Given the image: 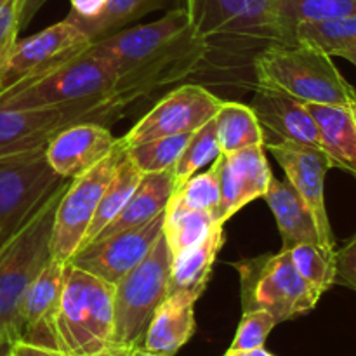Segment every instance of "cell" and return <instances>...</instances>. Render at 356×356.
<instances>
[{
    "instance_id": "cell-1",
    "label": "cell",
    "mask_w": 356,
    "mask_h": 356,
    "mask_svg": "<svg viewBox=\"0 0 356 356\" xmlns=\"http://www.w3.org/2000/svg\"><path fill=\"white\" fill-rule=\"evenodd\" d=\"M90 47L113 66L115 92L134 103L205 65V45L195 35L184 7L149 24L122 28Z\"/></svg>"
},
{
    "instance_id": "cell-2",
    "label": "cell",
    "mask_w": 356,
    "mask_h": 356,
    "mask_svg": "<svg viewBox=\"0 0 356 356\" xmlns=\"http://www.w3.org/2000/svg\"><path fill=\"white\" fill-rule=\"evenodd\" d=\"M205 65L236 68L271 44H282L275 0H184Z\"/></svg>"
},
{
    "instance_id": "cell-3",
    "label": "cell",
    "mask_w": 356,
    "mask_h": 356,
    "mask_svg": "<svg viewBox=\"0 0 356 356\" xmlns=\"http://www.w3.org/2000/svg\"><path fill=\"white\" fill-rule=\"evenodd\" d=\"M70 181L63 179L30 219L0 245V339H21V305L31 282L52 259L56 211Z\"/></svg>"
},
{
    "instance_id": "cell-4",
    "label": "cell",
    "mask_w": 356,
    "mask_h": 356,
    "mask_svg": "<svg viewBox=\"0 0 356 356\" xmlns=\"http://www.w3.org/2000/svg\"><path fill=\"white\" fill-rule=\"evenodd\" d=\"M257 87L278 90L306 104H356V89L332 56L309 45L271 44L252 63Z\"/></svg>"
},
{
    "instance_id": "cell-5",
    "label": "cell",
    "mask_w": 356,
    "mask_h": 356,
    "mask_svg": "<svg viewBox=\"0 0 356 356\" xmlns=\"http://www.w3.org/2000/svg\"><path fill=\"white\" fill-rule=\"evenodd\" d=\"M115 285L66 263L56 330L59 350L89 356L113 343Z\"/></svg>"
},
{
    "instance_id": "cell-6",
    "label": "cell",
    "mask_w": 356,
    "mask_h": 356,
    "mask_svg": "<svg viewBox=\"0 0 356 356\" xmlns=\"http://www.w3.org/2000/svg\"><path fill=\"white\" fill-rule=\"evenodd\" d=\"M134 101L122 94L61 106L0 108V156L47 146L63 129L80 122L110 125L124 117Z\"/></svg>"
},
{
    "instance_id": "cell-7",
    "label": "cell",
    "mask_w": 356,
    "mask_h": 356,
    "mask_svg": "<svg viewBox=\"0 0 356 356\" xmlns=\"http://www.w3.org/2000/svg\"><path fill=\"white\" fill-rule=\"evenodd\" d=\"M113 66L92 47L63 65L0 92V108L61 106L115 94Z\"/></svg>"
},
{
    "instance_id": "cell-8",
    "label": "cell",
    "mask_w": 356,
    "mask_h": 356,
    "mask_svg": "<svg viewBox=\"0 0 356 356\" xmlns=\"http://www.w3.org/2000/svg\"><path fill=\"white\" fill-rule=\"evenodd\" d=\"M235 270L240 275L243 312L264 309L277 323L306 315L323 296L299 275L285 249L240 261Z\"/></svg>"
},
{
    "instance_id": "cell-9",
    "label": "cell",
    "mask_w": 356,
    "mask_h": 356,
    "mask_svg": "<svg viewBox=\"0 0 356 356\" xmlns=\"http://www.w3.org/2000/svg\"><path fill=\"white\" fill-rule=\"evenodd\" d=\"M170 266L172 254L162 232L145 259L115 284L111 346H141L156 308L169 296Z\"/></svg>"
},
{
    "instance_id": "cell-10",
    "label": "cell",
    "mask_w": 356,
    "mask_h": 356,
    "mask_svg": "<svg viewBox=\"0 0 356 356\" xmlns=\"http://www.w3.org/2000/svg\"><path fill=\"white\" fill-rule=\"evenodd\" d=\"M63 181L45 146L0 156V245L6 243Z\"/></svg>"
},
{
    "instance_id": "cell-11",
    "label": "cell",
    "mask_w": 356,
    "mask_h": 356,
    "mask_svg": "<svg viewBox=\"0 0 356 356\" xmlns=\"http://www.w3.org/2000/svg\"><path fill=\"white\" fill-rule=\"evenodd\" d=\"M125 153L127 148L122 138H118L117 146L106 159L96 163L86 174L70 181V186L66 188L58 204L52 228L51 250L54 259L68 263L80 249L101 197L117 172Z\"/></svg>"
},
{
    "instance_id": "cell-12",
    "label": "cell",
    "mask_w": 356,
    "mask_h": 356,
    "mask_svg": "<svg viewBox=\"0 0 356 356\" xmlns=\"http://www.w3.org/2000/svg\"><path fill=\"white\" fill-rule=\"evenodd\" d=\"M90 45L92 40L68 19L17 40L0 66V92L63 65Z\"/></svg>"
},
{
    "instance_id": "cell-13",
    "label": "cell",
    "mask_w": 356,
    "mask_h": 356,
    "mask_svg": "<svg viewBox=\"0 0 356 356\" xmlns=\"http://www.w3.org/2000/svg\"><path fill=\"white\" fill-rule=\"evenodd\" d=\"M221 104L222 99L209 89L197 83H186L160 99L145 117L136 122L122 141L125 148H131L152 139L191 134L211 122Z\"/></svg>"
},
{
    "instance_id": "cell-14",
    "label": "cell",
    "mask_w": 356,
    "mask_h": 356,
    "mask_svg": "<svg viewBox=\"0 0 356 356\" xmlns=\"http://www.w3.org/2000/svg\"><path fill=\"white\" fill-rule=\"evenodd\" d=\"M264 148L270 149L285 172V179L294 186L312 211L318 229L320 245L334 252L336 238L325 205V176L334 167L327 153L323 149L291 141L264 143Z\"/></svg>"
},
{
    "instance_id": "cell-15",
    "label": "cell",
    "mask_w": 356,
    "mask_h": 356,
    "mask_svg": "<svg viewBox=\"0 0 356 356\" xmlns=\"http://www.w3.org/2000/svg\"><path fill=\"white\" fill-rule=\"evenodd\" d=\"M163 218L165 212L138 228L96 238L76 250L68 263L115 285L152 250L163 232Z\"/></svg>"
},
{
    "instance_id": "cell-16",
    "label": "cell",
    "mask_w": 356,
    "mask_h": 356,
    "mask_svg": "<svg viewBox=\"0 0 356 356\" xmlns=\"http://www.w3.org/2000/svg\"><path fill=\"white\" fill-rule=\"evenodd\" d=\"M273 181L264 146H250L233 153L219 155L221 204L218 222L225 225L240 209L263 198Z\"/></svg>"
},
{
    "instance_id": "cell-17",
    "label": "cell",
    "mask_w": 356,
    "mask_h": 356,
    "mask_svg": "<svg viewBox=\"0 0 356 356\" xmlns=\"http://www.w3.org/2000/svg\"><path fill=\"white\" fill-rule=\"evenodd\" d=\"M65 261L52 257L30 284L21 305L19 341L59 350L56 320L65 287Z\"/></svg>"
},
{
    "instance_id": "cell-18",
    "label": "cell",
    "mask_w": 356,
    "mask_h": 356,
    "mask_svg": "<svg viewBox=\"0 0 356 356\" xmlns=\"http://www.w3.org/2000/svg\"><path fill=\"white\" fill-rule=\"evenodd\" d=\"M118 139L97 122H80L63 129L45 146L47 160L63 179H75L106 159Z\"/></svg>"
},
{
    "instance_id": "cell-19",
    "label": "cell",
    "mask_w": 356,
    "mask_h": 356,
    "mask_svg": "<svg viewBox=\"0 0 356 356\" xmlns=\"http://www.w3.org/2000/svg\"><path fill=\"white\" fill-rule=\"evenodd\" d=\"M264 131V143L291 141L322 149L318 127L302 101L278 90L257 87L249 104Z\"/></svg>"
},
{
    "instance_id": "cell-20",
    "label": "cell",
    "mask_w": 356,
    "mask_h": 356,
    "mask_svg": "<svg viewBox=\"0 0 356 356\" xmlns=\"http://www.w3.org/2000/svg\"><path fill=\"white\" fill-rule=\"evenodd\" d=\"M190 292H172L156 308L141 348L160 356H174L195 334V302Z\"/></svg>"
},
{
    "instance_id": "cell-21",
    "label": "cell",
    "mask_w": 356,
    "mask_h": 356,
    "mask_svg": "<svg viewBox=\"0 0 356 356\" xmlns=\"http://www.w3.org/2000/svg\"><path fill=\"white\" fill-rule=\"evenodd\" d=\"M318 127L322 149L332 167L353 174L356 179V113L341 104H306Z\"/></svg>"
},
{
    "instance_id": "cell-22",
    "label": "cell",
    "mask_w": 356,
    "mask_h": 356,
    "mask_svg": "<svg viewBox=\"0 0 356 356\" xmlns=\"http://www.w3.org/2000/svg\"><path fill=\"white\" fill-rule=\"evenodd\" d=\"M263 198L277 219L284 245L282 249H292L301 243L320 245L318 229L312 211L287 179L280 181L273 177Z\"/></svg>"
},
{
    "instance_id": "cell-23",
    "label": "cell",
    "mask_w": 356,
    "mask_h": 356,
    "mask_svg": "<svg viewBox=\"0 0 356 356\" xmlns=\"http://www.w3.org/2000/svg\"><path fill=\"white\" fill-rule=\"evenodd\" d=\"M174 188H176V183H174L172 170L145 174L141 183L138 184L134 193L127 200V204L115 216L113 221L97 235V238L115 235V233L125 232V229L138 228V226H143L155 219L156 216L165 212Z\"/></svg>"
},
{
    "instance_id": "cell-24",
    "label": "cell",
    "mask_w": 356,
    "mask_h": 356,
    "mask_svg": "<svg viewBox=\"0 0 356 356\" xmlns=\"http://www.w3.org/2000/svg\"><path fill=\"white\" fill-rule=\"evenodd\" d=\"M225 245V225H216L214 229L198 245L184 250L172 259L169 280V294L190 292L200 298L211 278L216 257Z\"/></svg>"
},
{
    "instance_id": "cell-25",
    "label": "cell",
    "mask_w": 356,
    "mask_h": 356,
    "mask_svg": "<svg viewBox=\"0 0 356 356\" xmlns=\"http://www.w3.org/2000/svg\"><path fill=\"white\" fill-rule=\"evenodd\" d=\"M282 44L296 45V28L302 23L336 19L356 14V0H275Z\"/></svg>"
},
{
    "instance_id": "cell-26",
    "label": "cell",
    "mask_w": 356,
    "mask_h": 356,
    "mask_svg": "<svg viewBox=\"0 0 356 356\" xmlns=\"http://www.w3.org/2000/svg\"><path fill=\"white\" fill-rule=\"evenodd\" d=\"M176 0H108L104 9L94 17H76L68 14L65 19L82 30L92 42L122 30L125 24L167 7Z\"/></svg>"
},
{
    "instance_id": "cell-27",
    "label": "cell",
    "mask_w": 356,
    "mask_h": 356,
    "mask_svg": "<svg viewBox=\"0 0 356 356\" xmlns=\"http://www.w3.org/2000/svg\"><path fill=\"white\" fill-rule=\"evenodd\" d=\"M221 153H233L250 146H264V131L252 108L222 101L214 117Z\"/></svg>"
},
{
    "instance_id": "cell-28",
    "label": "cell",
    "mask_w": 356,
    "mask_h": 356,
    "mask_svg": "<svg viewBox=\"0 0 356 356\" xmlns=\"http://www.w3.org/2000/svg\"><path fill=\"white\" fill-rule=\"evenodd\" d=\"M143 174L138 167L134 165L129 155L125 153L124 160L118 165L117 172L111 177V181L108 183L106 190H104L103 197H101L99 205L96 209V214H94L92 221H90L89 229L86 233V238H83L80 249L86 245H89L92 240L97 238L101 232L113 221L115 216L122 211L127 200L131 198V195L134 193V190L138 188V184L141 183Z\"/></svg>"
},
{
    "instance_id": "cell-29",
    "label": "cell",
    "mask_w": 356,
    "mask_h": 356,
    "mask_svg": "<svg viewBox=\"0 0 356 356\" xmlns=\"http://www.w3.org/2000/svg\"><path fill=\"white\" fill-rule=\"evenodd\" d=\"M219 204H221V183H219L218 156L204 172H195L184 183L177 184L170 195L167 207L209 212L216 218Z\"/></svg>"
},
{
    "instance_id": "cell-30",
    "label": "cell",
    "mask_w": 356,
    "mask_h": 356,
    "mask_svg": "<svg viewBox=\"0 0 356 356\" xmlns=\"http://www.w3.org/2000/svg\"><path fill=\"white\" fill-rule=\"evenodd\" d=\"M294 42L315 47L329 56H339L346 49L356 47V14L299 24Z\"/></svg>"
},
{
    "instance_id": "cell-31",
    "label": "cell",
    "mask_w": 356,
    "mask_h": 356,
    "mask_svg": "<svg viewBox=\"0 0 356 356\" xmlns=\"http://www.w3.org/2000/svg\"><path fill=\"white\" fill-rule=\"evenodd\" d=\"M216 218L209 212L184 211V209H165L163 218V236L169 245L172 259L184 250L198 245L214 229Z\"/></svg>"
},
{
    "instance_id": "cell-32",
    "label": "cell",
    "mask_w": 356,
    "mask_h": 356,
    "mask_svg": "<svg viewBox=\"0 0 356 356\" xmlns=\"http://www.w3.org/2000/svg\"><path fill=\"white\" fill-rule=\"evenodd\" d=\"M221 155L214 118L193 132L184 146L183 153L172 167L174 183L181 184L205 165H211Z\"/></svg>"
},
{
    "instance_id": "cell-33",
    "label": "cell",
    "mask_w": 356,
    "mask_h": 356,
    "mask_svg": "<svg viewBox=\"0 0 356 356\" xmlns=\"http://www.w3.org/2000/svg\"><path fill=\"white\" fill-rule=\"evenodd\" d=\"M191 134H177L152 139V141L127 148V155L134 162V165L141 170L143 176L145 174L172 170Z\"/></svg>"
},
{
    "instance_id": "cell-34",
    "label": "cell",
    "mask_w": 356,
    "mask_h": 356,
    "mask_svg": "<svg viewBox=\"0 0 356 356\" xmlns=\"http://www.w3.org/2000/svg\"><path fill=\"white\" fill-rule=\"evenodd\" d=\"M285 250L291 256L299 275L316 291L325 294L336 284V259H334L336 250L330 252L315 243H301Z\"/></svg>"
},
{
    "instance_id": "cell-35",
    "label": "cell",
    "mask_w": 356,
    "mask_h": 356,
    "mask_svg": "<svg viewBox=\"0 0 356 356\" xmlns=\"http://www.w3.org/2000/svg\"><path fill=\"white\" fill-rule=\"evenodd\" d=\"M275 325H278L277 320L264 309L243 312L235 339L228 348V353H247V351L264 348V343Z\"/></svg>"
},
{
    "instance_id": "cell-36",
    "label": "cell",
    "mask_w": 356,
    "mask_h": 356,
    "mask_svg": "<svg viewBox=\"0 0 356 356\" xmlns=\"http://www.w3.org/2000/svg\"><path fill=\"white\" fill-rule=\"evenodd\" d=\"M21 3L23 0H0V66L17 42Z\"/></svg>"
},
{
    "instance_id": "cell-37",
    "label": "cell",
    "mask_w": 356,
    "mask_h": 356,
    "mask_svg": "<svg viewBox=\"0 0 356 356\" xmlns=\"http://www.w3.org/2000/svg\"><path fill=\"white\" fill-rule=\"evenodd\" d=\"M336 259V284L356 292V233L334 254Z\"/></svg>"
},
{
    "instance_id": "cell-38",
    "label": "cell",
    "mask_w": 356,
    "mask_h": 356,
    "mask_svg": "<svg viewBox=\"0 0 356 356\" xmlns=\"http://www.w3.org/2000/svg\"><path fill=\"white\" fill-rule=\"evenodd\" d=\"M72 2V10L70 14L76 17H94L104 9L108 0H70Z\"/></svg>"
},
{
    "instance_id": "cell-39",
    "label": "cell",
    "mask_w": 356,
    "mask_h": 356,
    "mask_svg": "<svg viewBox=\"0 0 356 356\" xmlns=\"http://www.w3.org/2000/svg\"><path fill=\"white\" fill-rule=\"evenodd\" d=\"M10 353H13V356H68L59 350H51V348L23 343V341H16V343H13Z\"/></svg>"
},
{
    "instance_id": "cell-40",
    "label": "cell",
    "mask_w": 356,
    "mask_h": 356,
    "mask_svg": "<svg viewBox=\"0 0 356 356\" xmlns=\"http://www.w3.org/2000/svg\"><path fill=\"white\" fill-rule=\"evenodd\" d=\"M45 2H47V0H23V3H21V14H19L21 30H24V28L31 23L35 14L44 7Z\"/></svg>"
},
{
    "instance_id": "cell-41",
    "label": "cell",
    "mask_w": 356,
    "mask_h": 356,
    "mask_svg": "<svg viewBox=\"0 0 356 356\" xmlns=\"http://www.w3.org/2000/svg\"><path fill=\"white\" fill-rule=\"evenodd\" d=\"M134 348H124V346H110L106 350L99 351V353H94L89 356H131Z\"/></svg>"
},
{
    "instance_id": "cell-42",
    "label": "cell",
    "mask_w": 356,
    "mask_h": 356,
    "mask_svg": "<svg viewBox=\"0 0 356 356\" xmlns=\"http://www.w3.org/2000/svg\"><path fill=\"white\" fill-rule=\"evenodd\" d=\"M225 356H273L270 351H266L264 348H259V350H254V351H247V353H228L226 351Z\"/></svg>"
},
{
    "instance_id": "cell-43",
    "label": "cell",
    "mask_w": 356,
    "mask_h": 356,
    "mask_svg": "<svg viewBox=\"0 0 356 356\" xmlns=\"http://www.w3.org/2000/svg\"><path fill=\"white\" fill-rule=\"evenodd\" d=\"M339 58H344L346 61H350L351 65L356 66V47H351V49H346V51H343L339 54Z\"/></svg>"
},
{
    "instance_id": "cell-44",
    "label": "cell",
    "mask_w": 356,
    "mask_h": 356,
    "mask_svg": "<svg viewBox=\"0 0 356 356\" xmlns=\"http://www.w3.org/2000/svg\"><path fill=\"white\" fill-rule=\"evenodd\" d=\"M10 348H13V343H9L6 339H0V356H13Z\"/></svg>"
},
{
    "instance_id": "cell-45",
    "label": "cell",
    "mask_w": 356,
    "mask_h": 356,
    "mask_svg": "<svg viewBox=\"0 0 356 356\" xmlns=\"http://www.w3.org/2000/svg\"><path fill=\"white\" fill-rule=\"evenodd\" d=\"M131 356H160V355H155V353H152V351H146L145 348L138 346V348H134V350H132Z\"/></svg>"
},
{
    "instance_id": "cell-46",
    "label": "cell",
    "mask_w": 356,
    "mask_h": 356,
    "mask_svg": "<svg viewBox=\"0 0 356 356\" xmlns=\"http://www.w3.org/2000/svg\"><path fill=\"white\" fill-rule=\"evenodd\" d=\"M351 108H353V110H355V113H356V104H353V106H351Z\"/></svg>"
}]
</instances>
